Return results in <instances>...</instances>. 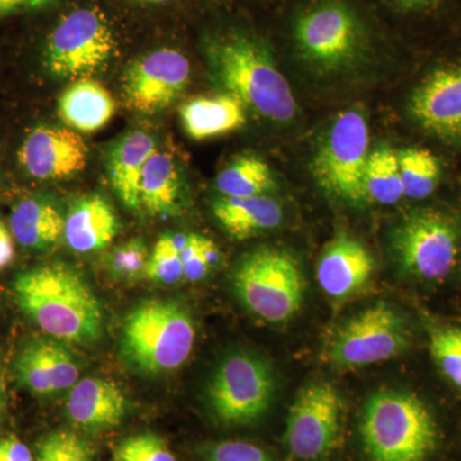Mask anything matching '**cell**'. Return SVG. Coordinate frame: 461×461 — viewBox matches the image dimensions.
<instances>
[{
    "mask_svg": "<svg viewBox=\"0 0 461 461\" xmlns=\"http://www.w3.org/2000/svg\"><path fill=\"white\" fill-rule=\"evenodd\" d=\"M14 256V242L9 235L7 227L0 222V269L12 262Z\"/></svg>",
    "mask_w": 461,
    "mask_h": 461,
    "instance_id": "cell-37",
    "label": "cell"
},
{
    "mask_svg": "<svg viewBox=\"0 0 461 461\" xmlns=\"http://www.w3.org/2000/svg\"><path fill=\"white\" fill-rule=\"evenodd\" d=\"M113 461H177L165 439L153 433L127 437L115 446Z\"/></svg>",
    "mask_w": 461,
    "mask_h": 461,
    "instance_id": "cell-32",
    "label": "cell"
},
{
    "mask_svg": "<svg viewBox=\"0 0 461 461\" xmlns=\"http://www.w3.org/2000/svg\"><path fill=\"white\" fill-rule=\"evenodd\" d=\"M14 291L21 311L58 341L86 345L102 335V304L68 264H44L20 273Z\"/></svg>",
    "mask_w": 461,
    "mask_h": 461,
    "instance_id": "cell-1",
    "label": "cell"
},
{
    "mask_svg": "<svg viewBox=\"0 0 461 461\" xmlns=\"http://www.w3.org/2000/svg\"><path fill=\"white\" fill-rule=\"evenodd\" d=\"M190 81L189 59L176 50L163 48L139 58L122 78V98L131 111L156 114L184 93Z\"/></svg>",
    "mask_w": 461,
    "mask_h": 461,
    "instance_id": "cell-13",
    "label": "cell"
},
{
    "mask_svg": "<svg viewBox=\"0 0 461 461\" xmlns=\"http://www.w3.org/2000/svg\"><path fill=\"white\" fill-rule=\"evenodd\" d=\"M196 330L190 312L172 300H148L127 315L122 353L139 371L160 375L189 359Z\"/></svg>",
    "mask_w": 461,
    "mask_h": 461,
    "instance_id": "cell-4",
    "label": "cell"
},
{
    "mask_svg": "<svg viewBox=\"0 0 461 461\" xmlns=\"http://www.w3.org/2000/svg\"><path fill=\"white\" fill-rule=\"evenodd\" d=\"M58 113L76 131L95 132L111 122L115 102L102 84L81 78L60 95Z\"/></svg>",
    "mask_w": 461,
    "mask_h": 461,
    "instance_id": "cell-24",
    "label": "cell"
},
{
    "mask_svg": "<svg viewBox=\"0 0 461 461\" xmlns=\"http://www.w3.org/2000/svg\"><path fill=\"white\" fill-rule=\"evenodd\" d=\"M135 2L147 3V5H162V3L172 2V0H135Z\"/></svg>",
    "mask_w": 461,
    "mask_h": 461,
    "instance_id": "cell-41",
    "label": "cell"
},
{
    "mask_svg": "<svg viewBox=\"0 0 461 461\" xmlns=\"http://www.w3.org/2000/svg\"><path fill=\"white\" fill-rule=\"evenodd\" d=\"M393 250L406 271L423 280H442L453 271L459 251L454 223L435 211L411 213L397 226Z\"/></svg>",
    "mask_w": 461,
    "mask_h": 461,
    "instance_id": "cell-12",
    "label": "cell"
},
{
    "mask_svg": "<svg viewBox=\"0 0 461 461\" xmlns=\"http://www.w3.org/2000/svg\"><path fill=\"white\" fill-rule=\"evenodd\" d=\"M203 461H272L271 456L253 444L226 441L209 448Z\"/></svg>",
    "mask_w": 461,
    "mask_h": 461,
    "instance_id": "cell-34",
    "label": "cell"
},
{
    "mask_svg": "<svg viewBox=\"0 0 461 461\" xmlns=\"http://www.w3.org/2000/svg\"><path fill=\"white\" fill-rule=\"evenodd\" d=\"M409 111L437 138L461 140V66L442 67L427 76L412 93Z\"/></svg>",
    "mask_w": 461,
    "mask_h": 461,
    "instance_id": "cell-14",
    "label": "cell"
},
{
    "mask_svg": "<svg viewBox=\"0 0 461 461\" xmlns=\"http://www.w3.org/2000/svg\"><path fill=\"white\" fill-rule=\"evenodd\" d=\"M18 160L32 177L65 180L83 171L87 147L81 136L69 130L39 126L26 136Z\"/></svg>",
    "mask_w": 461,
    "mask_h": 461,
    "instance_id": "cell-15",
    "label": "cell"
},
{
    "mask_svg": "<svg viewBox=\"0 0 461 461\" xmlns=\"http://www.w3.org/2000/svg\"><path fill=\"white\" fill-rule=\"evenodd\" d=\"M271 366L249 353H235L218 366L208 386V402L229 426L254 423L271 408L275 396Z\"/></svg>",
    "mask_w": 461,
    "mask_h": 461,
    "instance_id": "cell-8",
    "label": "cell"
},
{
    "mask_svg": "<svg viewBox=\"0 0 461 461\" xmlns=\"http://www.w3.org/2000/svg\"><path fill=\"white\" fill-rule=\"evenodd\" d=\"M375 260L362 242L338 233L324 249L317 267V280L330 299H350L368 286Z\"/></svg>",
    "mask_w": 461,
    "mask_h": 461,
    "instance_id": "cell-16",
    "label": "cell"
},
{
    "mask_svg": "<svg viewBox=\"0 0 461 461\" xmlns=\"http://www.w3.org/2000/svg\"><path fill=\"white\" fill-rule=\"evenodd\" d=\"M205 54L214 83L245 107L275 123L295 118L296 100L290 84L256 36L220 33L206 41Z\"/></svg>",
    "mask_w": 461,
    "mask_h": 461,
    "instance_id": "cell-2",
    "label": "cell"
},
{
    "mask_svg": "<svg viewBox=\"0 0 461 461\" xmlns=\"http://www.w3.org/2000/svg\"><path fill=\"white\" fill-rule=\"evenodd\" d=\"M408 344L402 318L390 305L377 303L336 330L330 342L329 359L339 368H359L393 359Z\"/></svg>",
    "mask_w": 461,
    "mask_h": 461,
    "instance_id": "cell-10",
    "label": "cell"
},
{
    "mask_svg": "<svg viewBox=\"0 0 461 461\" xmlns=\"http://www.w3.org/2000/svg\"><path fill=\"white\" fill-rule=\"evenodd\" d=\"M11 230L23 247L42 250L65 235V218L45 200L26 199L12 212Z\"/></svg>",
    "mask_w": 461,
    "mask_h": 461,
    "instance_id": "cell-25",
    "label": "cell"
},
{
    "mask_svg": "<svg viewBox=\"0 0 461 461\" xmlns=\"http://www.w3.org/2000/svg\"><path fill=\"white\" fill-rule=\"evenodd\" d=\"M148 251L140 240H131L115 248L108 257V267L114 277L133 280L145 275Z\"/></svg>",
    "mask_w": 461,
    "mask_h": 461,
    "instance_id": "cell-33",
    "label": "cell"
},
{
    "mask_svg": "<svg viewBox=\"0 0 461 461\" xmlns=\"http://www.w3.org/2000/svg\"><path fill=\"white\" fill-rule=\"evenodd\" d=\"M0 461H36L30 448L14 436L0 438Z\"/></svg>",
    "mask_w": 461,
    "mask_h": 461,
    "instance_id": "cell-35",
    "label": "cell"
},
{
    "mask_svg": "<svg viewBox=\"0 0 461 461\" xmlns=\"http://www.w3.org/2000/svg\"><path fill=\"white\" fill-rule=\"evenodd\" d=\"M364 187L369 203L393 205L403 198L397 151L382 147L369 154Z\"/></svg>",
    "mask_w": 461,
    "mask_h": 461,
    "instance_id": "cell-27",
    "label": "cell"
},
{
    "mask_svg": "<svg viewBox=\"0 0 461 461\" xmlns=\"http://www.w3.org/2000/svg\"><path fill=\"white\" fill-rule=\"evenodd\" d=\"M360 438L371 461H427L439 435L435 417L420 397L381 391L364 405Z\"/></svg>",
    "mask_w": 461,
    "mask_h": 461,
    "instance_id": "cell-3",
    "label": "cell"
},
{
    "mask_svg": "<svg viewBox=\"0 0 461 461\" xmlns=\"http://www.w3.org/2000/svg\"><path fill=\"white\" fill-rule=\"evenodd\" d=\"M213 214L230 238L247 240L277 229L284 220L280 203L269 196H221L213 203Z\"/></svg>",
    "mask_w": 461,
    "mask_h": 461,
    "instance_id": "cell-22",
    "label": "cell"
},
{
    "mask_svg": "<svg viewBox=\"0 0 461 461\" xmlns=\"http://www.w3.org/2000/svg\"><path fill=\"white\" fill-rule=\"evenodd\" d=\"M429 350L445 377L461 390V330H435L430 335Z\"/></svg>",
    "mask_w": 461,
    "mask_h": 461,
    "instance_id": "cell-30",
    "label": "cell"
},
{
    "mask_svg": "<svg viewBox=\"0 0 461 461\" xmlns=\"http://www.w3.org/2000/svg\"><path fill=\"white\" fill-rule=\"evenodd\" d=\"M233 286L251 313L271 323L291 320L304 297V281L295 258L286 250L259 248L240 260Z\"/></svg>",
    "mask_w": 461,
    "mask_h": 461,
    "instance_id": "cell-6",
    "label": "cell"
},
{
    "mask_svg": "<svg viewBox=\"0 0 461 461\" xmlns=\"http://www.w3.org/2000/svg\"><path fill=\"white\" fill-rule=\"evenodd\" d=\"M342 399L327 382L308 384L297 393L287 418L285 439L297 459L317 461L338 447L342 429Z\"/></svg>",
    "mask_w": 461,
    "mask_h": 461,
    "instance_id": "cell-11",
    "label": "cell"
},
{
    "mask_svg": "<svg viewBox=\"0 0 461 461\" xmlns=\"http://www.w3.org/2000/svg\"><path fill=\"white\" fill-rule=\"evenodd\" d=\"M67 417L80 429L104 430L122 423L127 399L114 382L87 377L72 387L66 403Z\"/></svg>",
    "mask_w": 461,
    "mask_h": 461,
    "instance_id": "cell-18",
    "label": "cell"
},
{
    "mask_svg": "<svg viewBox=\"0 0 461 461\" xmlns=\"http://www.w3.org/2000/svg\"><path fill=\"white\" fill-rule=\"evenodd\" d=\"M16 372L27 390L48 396L74 387L80 377V366L58 339H35L18 355Z\"/></svg>",
    "mask_w": 461,
    "mask_h": 461,
    "instance_id": "cell-17",
    "label": "cell"
},
{
    "mask_svg": "<svg viewBox=\"0 0 461 461\" xmlns=\"http://www.w3.org/2000/svg\"><path fill=\"white\" fill-rule=\"evenodd\" d=\"M180 115L185 131L198 141L227 135L247 122L245 105L227 93L187 100L181 105Z\"/></svg>",
    "mask_w": 461,
    "mask_h": 461,
    "instance_id": "cell-21",
    "label": "cell"
},
{
    "mask_svg": "<svg viewBox=\"0 0 461 461\" xmlns=\"http://www.w3.org/2000/svg\"><path fill=\"white\" fill-rule=\"evenodd\" d=\"M145 276L149 280L166 285L177 284L184 278V263L173 241V235H165L158 240L149 258Z\"/></svg>",
    "mask_w": 461,
    "mask_h": 461,
    "instance_id": "cell-31",
    "label": "cell"
},
{
    "mask_svg": "<svg viewBox=\"0 0 461 461\" xmlns=\"http://www.w3.org/2000/svg\"><path fill=\"white\" fill-rule=\"evenodd\" d=\"M217 189L222 196H262L276 189L271 167L256 156L236 157L218 175Z\"/></svg>",
    "mask_w": 461,
    "mask_h": 461,
    "instance_id": "cell-26",
    "label": "cell"
},
{
    "mask_svg": "<svg viewBox=\"0 0 461 461\" xmlns=\"http://www.w3.org/2000/svg\"><path fill=\"white\" fill-rule=\"evenodd\" d=\"M53 0H27V7L30 8H42L45 5H50Z\"/></svg>",
    "mask_w": 461,
    "mask_h": 461,
    "instance_id": "cell-40",
    "label": "cell"
},
{
    "mask_svg": "<svg viewBox=\"0 0 461 461\" xmlns=\"http://www.w3.org/2000/svg\"><path fill=\"white\" fill-rule=\"evenodd\" d=\"M114 47L104 14L95 8L77 9L63 17L50 33L44 66L54 77H85L105 66Z\"/></svg>",
    "mask_w": 461,
    "mask_h": 461,
    "instance_id": "cell-9",
    "label": "cell"
},
{
    "mask_svg": "<svg viewBox=\"0 0 461 461\" xmlns=\"http://www.w3.org/2000/svg\"><path fill=\"white\" fill-rule=\"evenodd\" d=\"M294 41L300 58L318 75L357 68L369 48L362 20L338 0H324L303 12L294 25Z\"/></svg>",
    "mask_w": 461,
    "mask_h": 461,
    "instance_id": "cell-5",
    "label": "cell"
},
{
    "mask_svg": "<svg viewBox=\"0 0 461 461\" xmlns=\"http://www.w3.org/2000/svg\"><path fill=\"white\" fill-rule=\"evenodd\" d=\"M93 446L71 430H56L42 437L36 461H93Z\"/></svg>",
    "mask_w": 461,
    "mask_h": 461,
    "instance_id": "cell-29",
    "label": "cell"
},
{
    "mask_svg": "<svg viewBox=\"0 0 461 461\" xmlns=\"http://www.w3.org/2000/svg\"><path fill=\"white\" fill-rule=\"evenodd\" d=\"M120 220L113 205L100 195L85 196L72 204L65 218V239L77 253L103 250L115 239Z\"/></svg>",
    "mask_w": 461,
    "mask_h": 461,
    "instance_id": "cell-19",
    "label": "cell"
},
{
    "mask_svg": "<svg viewBox=\"0 0 461 461\" xmlns=\"http://www.w3.org/2000/svg\"><path fill=\"white\" fill-rule=\"evenodd\" d=\"M2 412H3V405H2V399H0V421H2Z\"/></svg>",
    "mask_w": 461,
    "mask_h": 461,
    "instance_id": "cell-42",
    "label": "cell"
},
{
    "mask_svg": "<svg viewBox=\"0 0 461 461\" xmlns=\"http://www.w3.org/2000/svg\"><path fill=\"white\" fill-rule=\"evenodd\" d=\"M185 203L184 180L175 158L157 150L142 169L139 204L153 217H173Z\"/></svg>",
    "mask_w": 461,
    "mask_h": 461,
    "instance_id": "cell-20",
    "label": "cell"
},
{
    "mask_svg": "<svg viewBox=\"0 0 461 461\" xmlns=\"http://www.w3.org/2000/svg\"><path fill=\"white\" fill-rule=\"evenodd\" d=\"M435 2L436 0H395L396 5L405 11H420L430 7Z\"/></svg>",
    "mask_w": 461,
    "mask_h": 461,
    "instance_id": "cell-38",
    "label": "cell"
},
{
    "mask_svg": "<svg viewBox=\"0 0 461 461\" xmlns=\"http://www.w3.org/2000/svg\"><path fill=\"white\" fill-rule=\"evenodd\" d=\"M403 198L421 200L435 193L441 178V167L432 151L409 148L397 151Z\"/></svg>",
    "mask_w": 461,
    "mask_h": 461,
    "instance_id": "cell-28",
    "label": "cell"
},
{
    "mask_svg": "<svg viewBox=\"0 0 461 461\" xmlns=\"http://www.w3.org/2000/svg\"><path fill=\"white\" fill-rule=\"evenodd\" d=\"M23 7H27V0H0V17L14 14Z\"/></svg>",
    "mask_w": 461,
    "mask_h": 461,
    "instance_id": "cell-39",
    "label": "cell"
},
{
    "mask_svg": "<svg viewBox=\"0 0 461 461\" xmlns=\"http://www.w3.org/2000/svg\"><path fill=\"white\" fill-rule=\"evenodd\" d=\"M369 127L359 108L348 109L335 118L321 136L312 173L321 189L333 198L366 204L364 175L369 158Z\"/></svg>",
    "mask_w": 461,
    "mask_h": 461,
    "instance_id": "cell-7",
    "label": "cell"
},
{
    "mask_svg": "<svg viewBox=\"0 0 461 461\" xmlns=\"http://www.w3.org/2000/svg\"><path fill=\"white\" fill-rule=\"evenodd\" d=\"M211 268V263L208 262V259L203 254L202 247H200L199 253L187 260L186 263H184V277L190 282L200 281L208 275Z\"/></svg>",
    "mask_w": 461,
    "mask_h": 461,
    "instance_id": "cell-36",
    "label": "cell"
},
{
    "mask_svg": "<svg viewBox=\"0 0 461 461\" xmlns=\"http://www.w3.org/2000/svg\"><path fill=\"white\" fill-rule=\"evenodd\" d=\"M157 150L156 140L150 135L135 131L118 141L109 154V181L118 198L129 209L140 208L139 185L142 169Z\"/></svg>",
    "mask_w": 461,
    "mask_h": 461,
    "instance_id": "cell-23",
    "label": "cell"
}]
</instances>
